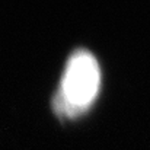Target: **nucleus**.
Wrapping results in <instances>:
<instances>
[{"label":"nucleus","instance_id":"f257e3e1","mask_svg":"<svg viewBox=\"0 0 150 150\" xmlns=\"http://www.w3.org/2000/svg\"><path fill=\"white\" fill-rule=\"evenodd\" d=\"M100 85V69L95 55L76 50L67 60L61 85L52 99L54 108L63 114H79L95 99Z\"/></svg>","mask_w":150,"mask_h":150}]
</instances>
